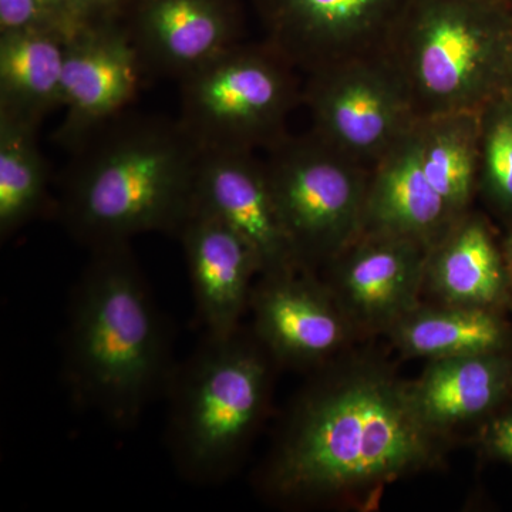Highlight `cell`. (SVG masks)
I'll list each match as a JSON object with an SVG mask.
<instances>
[{
  "instance_id": "cell-3",
  "label": "cell",
  "mask_w": 512,
  "mask_h": 512,
  "mask_svg": "<svg viewBox=\"0 0 512 512\" xmlns=\"http://www.w3.org/2000/svg\"><path fill=\"white\" fill-rule=\"evenodd\" d=\"M72 153L53 210L92 251L177 235L194 208L202 151L178 119L123 113Z\"/></svg>"
},
{
  "instance_id": "cell-21",
  "label": "cell",
  "mask_w": 512,
  "mask_h": 512,
  "mask_svg": "<svg viewBox=\"0 0 512 512\" xmlns=\"http://www.w3.org/2000/svg\"><path fill=\"white\" fill-rule=\"evenodd\" d=\"M481 113L436 114L414 126L424 173L454 220L470 211L480 184Z\"/></svg>"
},
{
  "instance_id": "cell-30",
  "label": "cell",
  "mask_w": 512,
  "mask_h": 512,
  "mask_svg": "<svg viewBox=\"0 0 512 512\" xmlns=\"http://www.w3.org/2000/svg\"><path fill=\"white\" fill-rule=\"evenodd\" d=\"M507 2H510V3H511V5H512V2H511V0H507Z\"/></svg>"
},
{
  "instance_id": "cell-15",
  "label": "cell",
  "mask_w": 512,
  "mask_h": 512,
  "mask_svg": "<svg viewBox=\"0 0 512 512\" xmlns=\"http://www.w3.org/2000/svg\"><path fill=\"white\" fill-rule=\"evenodd\" d=\"M177 237L205 335L235 332L249 311L254 278L261 275L254 251L234 229L195 205Z\"/></svg>"
},
{
  "instance_id": "cell-19",
  "label": "cell",
  "mask_w": 512,
  "mask_h": 512,
  "mask_svg": "<svg viewBox=\"0 0 512 512\" xmlns=\"http://www.w3.org/2000/svg\"><path fill=\"white\" fill-rule=\"evenodd\" d=\"M67 39L53 29L0 33V113L40 126L62 107Z\"/></svg>"
},
{
  "instance_id": "cell-6",
  "label": "cell",
  "mask_w": 512,
  "mask_h": 512,
  "mask_svg": "<svg viewBox=\"0 0 512 512\" xmlns=\"http://www.w3.org/2000/svg\"><path fill=\"white\" fill-rule=\"evenodd\" d=\"M295 70L265 40H242L178 80V121L204 153L268 150L302 101Z\"/></svg>"
},
{
  "instance_id": "cell-12",
  "label": "cell",
  "mask_w": 512,
  "mask_h": 512,
  "mask_svg": "<svg viewBox=\"0 0 512 512\" xmlns=\"http://www.w3.org/2000/svg\"><path fill=\"white\" fill-rule=\"evenodd\" d=\"M249 311L251 330L276 365L299 369L328 365L352 328L325 282L308 269L259 276Z\"/></svg>"
},
{
  "instance_id": "cell-25",
  "label": "cell",
  "mask_w": 512,
  "mask_h": 512,
  "mask_svg": "<svg viewBox=\"0 0 512 512\" xmlns=\"http://www.w3.org/2000/svg\"><path fill=\"white\" fill-rule=\"evenodd\" d=\"M29 29L57 30L39 0H0V33Z\"/></svg>"
},
{
  "instance_id": "cell-13",
  "label": "cell",
  "mask_w": 512,
  "mask_h": 512,
  "mask_svg": "<svg viewBox=\"0 0 512 512\" xmlns=\"http://www.w3.org/2000/svg\"><path fill=\"white\" fill-rule=\"evenodd\" d=\"M194 205L225 222L247 242L261 266L259 276L306 269L279 215L264 161L254 153L202 151Z\"/></svg>"
},
{
  "instance_id": "cell-7",
  "label": "cell",
  "mask_w": 512,
  "mask_h": 512,
  "mask_svg": "<svg viewBox=\"0 0 512 512\" xmlns=\"http://www.w3.org/2000/svg\"><path fill=\"white\" fill-rule=\"evenodd\" d=\"M265 151L269 187L296 254L309 271L325 266L362 234L370 168L312 130L288 133Z\"/></svg>"
},
{
  "instance_id": "cell-28",
  "label": "cell",
  "mask_w": 512,
  "mask_h": 512,
  "mask_svg": "<svg viewBox=\"0 0 512 512\" xmlns=\"http://www.w3.org/2000/svg\"><path fill=\"white\" fill-rule=\"evenodd\" d=\"M503 96L512 100V47L510 55H508L507 67H505Z\"/></svg>"
},
{
  "instance_id": "cell-16",
  "label": "cell",
  "mask_w": 512,
  "mask_h": 512,
  "mask_svg": "<svg viewBox=\"0 0 512 512\" xmlns=\"http://www.w3.org/2000/svg\"><path fill=\"white\" fill-rule=\"evenodd\" d=\"M453 222L424 173L413 127L370 168L362 232L414 239L430 248Z\"/></svg>"
},
{
  "instance_id": "cell-1",
  "label": "cell",
  "mask_w": 512,
  "mask_h": 512,
  "mask_svg": "<svg viewBox=\"0 0 512 512\" xmlns=\"http://www.w3.org/2000/svg\"><path fill=\"white\" fill-rule=\"evenodd\" d=\"M441 439L409 383L383 365H325L286 414L256 484L289 507L348 501L436 466Z\"/></svg>"
},
{
  "instance_id": "cell-2",
  "label": "cell",
  "mask_w": 512,
  "mask_h": 512,
  "mask_svg": "<svg viewBox=\"0 0 512 512\" xmlns=\"http://www.w3.org/2000/svg\"><path fill=\"white\" fill-rule=\"evenodd\" d=\"M177 363L170 332L130 242L93 249L74 286L63 376L74 402L130 430L167 392Z\"/></svg>"
},
{
  "instance_id": "cell-24",
  "label": "cell",
  "mask_w": 512,
  "mask_h": 512,
  "mask_svg": "<svg viewBox=\"0 0 512 512\" xmlns=\"http://www.w3.org/2000/svg\"><path fill=\"white\" fill-rule=\"evenodd\" d=\"M478 444L490 460L512 464V400L481 424Z\"/></svg>"
},
{
  "instance_id": "cell-26",
  "label": "cell",
  "mask_w": 512,
  "mask_h": 512,
  "mask_svg": "<svg viewBox=\"0 0 512 512\" xmlns=\"http://www.w3.org/2000/svg\"><path fill=\"white\" fill-rule=\"evenodd\" d=\"M130 0H73L74 15L80 28L99 20L121 18Z\"/></svg>"
},
{
  "instance_id": "cell-27",
  "label": "cell",
  "mask_w": 512,
  "mask_h": 512,
  "mask_svg": "<svg viewBox=\"0 0 512 512\" xmlns=\"http://www.w3.org/2000/svg\"><path fill=\"white\" fill-rule=\"evenodd\" d=\"M47 18L64 36H73L80 29L74 15L73 0H39Z\"/></svg>"
},
{
  "instance_id": "cell-17",
  "label": "cell",
  "mask_w": 512,
  "mask_h": 512,
  "mask_svg": "<svg viewBox=\"0 0 512 512\" xmlns=\"http://www.w3.org/2000/svg\"><path fill=\"white\" fill-rule=\"evenodd\" d=\"M409 392L421 420L439 433L481 426L512 400V348L429 360Z\"/></svg>"
},
{
  "instance_id": "cell-18",
  "label": "cell",
  "mask_w": 512,
  "mask_h": 512,
  "mask_svg": "<svg viewBox=\"0 0 512 512\" xmlns=\"http://www.w3.org/2000/svg\"><path fill=\"white\" fill-rule=\"evenodd\" d=\"M424 288L446 305L500 312L512 302V282L503 248L473 212L454 220L427 252Z\"/></svg>"
},
{
  "instance_id": "cell-20",
  "label": "cell",
  "mask_w": 512,
  "mask_h": 512,
  "mask_svg": "<svg viewBox=\"0 0 512 512\" xmlns=\"http://www.w3.org/2000/svg\"><path fill=\"white\" fill-rule=\"evenodd\" d=\"M406 356L443 359L512 348V329L500 312L471 306H417L389 330Z\"/></svg>"
},
{
  "instance_id": "cell-11",
  "label": "cell",
  "mask_w": 512,
  "mask_h": 512,
  "mask_svg": "<svg viewBox=\"0 0 512 512\" xmlns=\"http://www.w3.org/2000/svg\"><path fill=\"white\" fill-rule=\"evenodd\" d=\"M429 247L414 239L362 232L325 265V285L350 325L389 332L419 306Z\"/></svg>"
},
{
  "instance_id": "cell-29",
  "label": "cell",
  "mask_w": 512,
  "mask_h": 512,
  "mask_svg": "<svg viewBox=\"0 0 512 512\" xmlns=\"http://www.w3.org/2000/svg\"><path fill=\"white\" fill-rule=\"evenodd\" d=\"M503 254L505 259V265H507L508 269V275H510V279L512 282V232L504 241Z\"/></svg>"
},
{
  "instance_id": "cell-9",
  "label": "cell",
  "mask_w": 512,
  "mask_h": 512,
  "mask_svg": "<svg viewBox=\"0 0 512 512\" xmlns=\"http://www.w3.org/2000/svg\"><path fill=\"white\" fill-rule=\"evenodd\" d=\"M412 0H252L265 42L306 74L383 53Z\"/></svg>"
},
{
  "instance_id": "cell-4",
  "label": "cell",
  "mask_w": 512,
  "mask_h": 512,
  "mask_svg": "<svg viewBox=\"0 0 512 512\" xmlns=\"http://www.w3.org/2000/svg\"><path fill=\"white\" fill-rule=\"evenodd\" d=\"M275 360L252 330L205 335L168 383L167 444L188 483L221 484L241 466L268 414Z\"/></svg>"
},
{
  "instance_id": "cell-31",
  "label": "cell",
  "mask_w": 512,
  "mask_h": 512,
  "mask_svg": "<svg viewBox=\"0 0 512 512\" xmlns=\"http://www.w3.org/2000/svg\"><path fill=\"white\" fill-rule=\"evenodd\" d=\"M511 2H512V0H511Z\"/></svg>"
},
{
  "instance_id": "cell-8",
  "label": "cell",
  "mask_w": 512,
  "mask_h": 512,
  "mask_svg": "<svg viewBox=\"0 0 512 512\" xmlns=\"http://www.w3.org/2000/svg\"><path fill=\"white\" fill-rule=\"evenodd\" d=\"M302 101L311 113L313 133L367 168L419 119L402 77L383 53L309 73Z\"/></svg>"
},
{
  "instance_id": "cell-10",
  "label": "cell",
  "mask_w": 512,
  "mask_h": 512,
  "mask_svg": "<svg viewBox=\"0 0 512 512\" xmlns=\"http://www.w3.org/2000/svg\"><path fill=\"white\" fill-rule=\"evenodd\" d=\"M143 64L123 16L89 23L67 39L63 70L64 119L55 141L82 146L136 99Z\"/></svg>"
},
{
  "instance_id": "cell-5",
  "label": "cell",
  "mask_w": 512,
  "mask_h": 512,
  "mask_svg": "<svg viewBox=\"0 0 512 512\" xmlns=\"http://www.w3.org/2000/svg\"><path fill=\"white\" fill-rule=\"evenodd\" d=\"M511 47L507 0H412L383 55L402 77L421 119L481 113L503 96Z\"/></svg>"
},
{
  "instance_id": "cell-23",
  "label": "cell",
  "mask_w": 512,
  "mask_h": 512,
  "mask_svg": "<svg viewBox=\"0 0 512 512\" xmlns=\"http://www.w3.org/2000/svg\"><path fill=\"white\" fill-rule=\"evenodd\" d=\"M480 185L498 210L512 214V100L505 96L481 113Z\"/></svg>"
},
{
  "instance_id": "cell-22",
  "label": "cell",
  "mask_w": 512,
  "mask_h": 512,
  "mask_svg": "<svg viewBox=\"0 0 512 512\" xmlns=\"http://www.w3.org/2000/svg\"><path fill=\"white\" fill-rule=\"evenodd\" d=\"M39 126L0 113V235L12 237L49 210V165Z\"/></svg>"
},
{
  "instance_id": "cell-14",
  "label": "cell",
  "mask_w": 512,
  "mask_h": 512,
  "mask_svg": "<svg viewBox=\"0 0 512 512\" xmlns=\"http://www.w3.org/2000/svg\"><path fill=\"white\" fill-rule=\"evenodd\" d=\"M123 20L144 73L178 80L244 35L238 0H130Z\"/></svg>"
}]
</instances>
